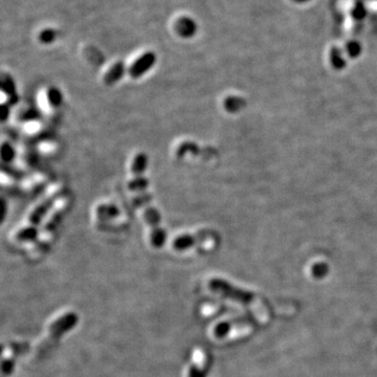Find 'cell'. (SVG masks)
Here are the masks:
<instances>
[{
  "label": "cell",
  "instance_id": "obj_1",
  "mask_svg": "<svg viewBox=\"0 0 377 377\" xmlns=\"http://www.w3.org/2000/svg\"><path fill=\"white\" fill-rule=\"evenodd\" d=\"M77 321L78 318L73 312L65 313L60 318H57L55 321H52L46 330L43 340L39 342L36 353L41 355L42 353L46 352L52 345L56 344V342L66 331H69L75 326Z\"/></svg>",
  "mask_w": 377,
  "mask_h": 377
},
{
  "label": "cell",
  "instance_id": "obj_2",
  "mask_svg": "<svg viewBox=\"0 0 377 377\" xmlns=\"http://www.w3.org/2000/svg\"><path fill=\"white\" fill-rule=\"evenodd\" d=\"M144 218L150 228V241L154 247H161L165 244L166 232L160 224V214L153 208L148 207L144 211Z\"/></svg>",
  "mask_w": 377,
  "mask_h": 377
},
{
  "label": "cell",
  "instance_id": "obj_3",
  "mask_svg": "<svg viewBox=\"0 0 377 377\" xmlns=\"http://www.w3.org/2000/svg\"><path fill=\"white\" fill-rule=\"evenodd\" d=\"M148 165V156L145 153H139L132 161L133 178L129 182V188L133 192L144 191L148 186V180L145 178V171Z\"/></svg>",
  "mask_w": 377,
  "mask_h": 377
},
{
  "label": "cell",
  "instance_id": "obj_4",
  "mask_svg": "<svg viewBox=\"0 0 377 377\" xmlns=\"http://www.w3.org/2000/svg\"><path fill=\"white\" fill-rule=\"evenodd\" d=\"M210 363L208 353L204 349H197L192 354L191 365L188 366L186 377H206Z\"/></svg>",
  "mask_w": 377,
  "mask_h": 377
},
{
  "label": "cell",
  "instance_id": "obj_5",
  "mask_svg": "<svg viewBox=\"0 0 377 377\" xmlns=\"http://www.w3.org/2000/svg\"><path fill=\"white\" fill-rule=\"evenodd\" d=\"M156 63V55L153 51H148L133 62L129 69V75L133 79H139L149 72Z\"/></svg>",
  "mask_w": 377,
  "mask_h": 377
},
{
  "label": "cell",
  "instance_id": "obj_6",
  "mask_svg": "<svg viewBox=\"0 0 377 377\" xmlns=\"http://www.w3.org/2000/svg\"><path fill=\"white\" fill-rule=\"evenodd\" d=\"M209 237H210V235L208 233L207 234L198 233V234H195V235L185 234V235H181V236H178L177 238H175L173 240L172 245H173L174 249H176L178 252L187 250V249L194 247L195 245H197L198 242H203V241L207 240Z\"/></svg>",
  "mask_w": 377,
  "mask_h": 377
},
{
  "label": "cell",
  "instance_id": "obj_7",
  "mask_svg": "<svg viewBox=\"0 0 377 377\" xmlns=\"http://www.w3.org/2000/svg\"><path fill=\"white\" fill-rule=\"evenodd\" d=\"M198 26L194 19L190 17H181L175 23V31L181 38H192L197 33Z\"/></svg>",
  "mask_w": 377,
  "mask_h": 377
},
{
  "label": "cell",
  "instance_id": "obj_8",
  "mask_svg": "<svg viewBox=\"0 0 377 377\" xmlns=\"http://www.w3.org/2000/svg\"><path fill=\"white\" fill-rule=\"evenodd\" d=\"M17 159V148L8 140H0V161L11 164Z\"/></svg>",
  "mask_w": 377,
  "mask_h": 377
},
{
  "label": "cell",
  "instance_id": "obj_9",
  "mask_svg": "<svg viewBox=\"0 0 377 377\" xmlns=\"http://www.w3.org/2000/svg\"><path fill=\"white\" fill-rule=\"evenodd\" d=\"M126 67L123 62H117L110 67V70L106 73L104 77V82L106 85H113L118 82L125 75Z\"/></svg>",
  "mask_w": 377,
  "mask_h": 377
},
{
  "label": "cell",
  "instance_id": "obj_10",
  "mask_svg": "<svg viewBox=\"0 0 377 377\" xmlns=\"http://www.w3.org/2000/svg\"><path fill=\"white\" fill-rule=\"evenodd\" d=\"M45 96H46L48 105L52 107V108H57V107H59L62 104V101H63L62 93L59 89L55 87H49L45 91Z\"/></svg>",
  "mask_w": 377,
  "mask_h": 377
},
{
  "label": "cell",
  "instance_id": "obj_11",
  "mask_svg": "<svg viewBox=\"0 0 377 377\" xmlns=\"http://www.w3.org/2000/svg\"><path fill=\"white\" fill-rule=\"evenodd\" d=\"M350 15H351V17L355 21H362L368 15V11H367L366 6L360 2L355 3L352 6L351 10H350Z\"/></svg>",
  "mask_w": 377,
  "mask_h": 377
},
{
  "label": "cell",
  "instance_id": "obj_12",
  "mask_svg": "<svg viewBox=\"0 0 377 377\" xmlns=\"http://www.w3.org/2000/svg\"><path fill=\"white\" fill-rule=\"evenodd\" d=\"M58 38V32L53 29H45L38 35V40L43 44H51Z\"/></svg>",
  "mask_w": 377,
  "mask_h": 377
},
{
  "label": "cell",
  "instance_id": "obj_13",
  "mask_svg": "<svg viewBox=\"0 0 377 377\" xmlns=\"http://www.w3.org/2000/svg\"><path fill=\"white\" fill-rule=\"evenodd\" d=\"M117 213L116 209L112 206H101L98 209V215L99 217H102L101 219H111L110 217H114Z\"/></svg>",
  "mask_w": 377,
  "mask_h": 377
},
{
  "label": "cell",
  "instance_id": "obj_14",
  "mask_svg": "<svg viewBox=\"0 0 377 377\" xmlns=\"http://www.w3.org/2000/svg\"><path fill=\"white\" fill-rule=\"evenodd\" d=\"M241 104H242L241 100L236 98V97H230V98L225 99V101H224L225 109L228 110V111H231V112L237 111L240 108Z\"/></svg>",
  "mask_w": 377,
  "mask_h": 377
},
{
  "label": "cell",
  "instance_id": "obj_15",
  "mask_svg": "<svg viewBox=\"0 0 377 377\" xmlns=\"http://www.w3.org/2000/svg\"><path fill=\"white\" fill-rule=\"evenodd\" d=\"M361 51V46L357 41H349L347 44V52L351 57L358 56Z\"/></svg>",
  "mask_w": 377,
  "mask_h": 377
},
{
  "label": "cell",
  "instance_id": "obj_16",
  "mask_svg": "<svg viewBox=\"0 0 377 377\" xmlns=\"http://www.w3.org/2000/svg\"><path fill=\"white\" fill-rule=\"evenodd\" d=\"M7 214H8L7 200L4 197L0 196V225L5 222Z\"/></svg>",
  "mask_w": 377,
  "mask_h": 377
},
{
  "label": "cell",
  "instance_id": "obj_17",
  "mask_svg": "<svg viewBox=\"0 0 377 377\" xmlns=\"http://www.w3.org/2000/svg\"><path fill=\"white\" fill-rule=\"evenodd\" d=\"M331 60L333 62V64L335 66H342L343 63L345 64V61L343 60V57L341 55L340 52V49L339 48H334L332 49V52H331Z\"/></svg>",
  "mask_w": 377,
  "mask_h": 377
},
{
  "label": "cell",
  "instance_id": "obj_18",
  "mask_svg": "<svg viewBox=\"0 0 377 377\" xmlns=\"http://www.w3.org/2000/svg\"><path fill=\"white\" fill-rule=\"evenodd\" d=\"M291 2L294 3V4H298V5H305L309 2H311V0H291Z\"/></svg>",
  "mask_w": 377,
  "mask_h": 377
}]
</instances>
